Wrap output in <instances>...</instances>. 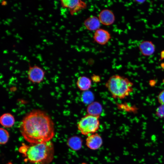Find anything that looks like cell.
I'll return each instance as SVG.
<instances>
[{
	"label": "cell",
	"mask_w": 164,
	"mask_h": 164,
	"mask_svg": "<svg viewBox=\"0 0 164 164\" xmlns=\"http://www.w3.org/2000/svg\"><path fill=\"white\" fill-rule=\"evenodd\" d=\"M24 139L30 144L50 141L54 135V123L49 115L39 109H34L23 117L19 126Z\"/></svg>",
	"instance_id": "cell-1"
},
{
	"label": "cell",
	"mask_w": 164,
	"mask_h": 164,
	"mask_svg": "<svg viewBox=\"0 0 164 164\" xmlns=\"http://www.w3.org/2000/svg\"><path fill=\"white\" fill-rule=\"evenodd\" d=\"M26 162L34 164H49L53 161L54 147L50 141L28 145L22 144L19 149Z\"/></svg>",
	"instance_id": "cell-2"
},
{
	"label": "cell",
	"mask_w": 164,
	"mask_h": 164,
	"mask_svg": "<svg viewBox=\"0 0 164 164\" xmlns=\"http://www.w3.org/2000/svg\"><path fill=\"white\" fill-rule=\"evenodd\" d=\"M133 83L128 78L118 74L110 77L105 86L114 99L125 98L133 91Z\"/></svg>",
	"instance_id": "cell-3"
},
{
	"label": "cell",
	"mask_w": 164,
	"mask_h": 164,
	"mask_svg": "<svg viewBox=\"0 0 164 164\" xmlns=\"http://www.w3.org/2000/svg\"><path fill=\"white\" fill-rule=\"evenodd\" d=\"M99 117L86 114L78 121V130L83 135H90L96 133L99 129L100 123Z\"/></svg>",
	"instance_id": "cell-4"
},
{
	"label": "cell",
	"mask_w": 164,
	"mask_h": 164,
	"mask_svg": "<svg viewBox=\"0 0 164 164\" xmlns=\"http://www.w3.org/2000/svg\"><path fill=\"white\" fill-rule=\"evenodd\" d=\"M27 73L28 79L32 84H39L44 80L45 72L37 66H29Z\"/></svg>",
	"instance_id": "cell-5"
},
{
	"label": "cell",
	"mask_w": 164,
	"mask_h": 164,
	"mask_svg": "<svg viewBox=\"0 0 164 164\" xmlns=\"http://www.w3.org/2000/svg\"><path fill=\"white\" fill-rule=\"evenodd\" d=\"M111 38V35L108 31L101 28L95 31L93 36L94 41L101 45H104L107 43Z\"/></svg>",
	"instance_id": "cell-6"
},
{
	"label": "cell",
	"mask_w": 164,
	"mask_h": 164,
	"mask_svg": "<svg viewBox=\"0 0 164 164\" xmlns=\"http://www.w3.org/2000/svg\"><path fill=\"white\" fill-rule=\"evenodd\" d=\"M102 143V138L97 133L89 135L86 139V144L87 146L92 150L98 149L101 146Z\"/></svg>",
	"instance_id": "cell-7"
},
{
	"label": "cell",
	"mask_w": 164,
	"mask_h": 164,
	"mask_svg": "<svg viewBox=\"0 0 164 164\" xmlns=\"http://www.w3.org/2000/svg\"><path fill=\"white\" fill-rule=\"evenodd\" d=\"M101 24L105 26H110L113 24L115 20L113 12L108 9L102 10L99 13L98 17Z\"/></svg>",
	"instance_id": "cell-8"
},
{
	"label": "cell",
	"mask_w": 164,
	"mask_h": 164,
	"mask_svg": "<svg viewBox=\"0 0 164 164\" xmlns=\"http://www.w3.org/2000/svg\"><path fill=\"white\" fill-rule=\"evenodd\" d=\"M139 50L142 55L145 56H150L155 52V46L150 41L144 40L138 45Z\"/></svg>",
	"instance_id": "cell-9"
},
{
	"label": "cell",
	"mask_w": 164,
	"mask_h": 164,
	"mask_svg": "<svg viewBox=\"0 0 164 164\" xmlns=\"http://www.w3.org/2000/svg\"><path fill=\"white\" fill-rule=\"evenodd\" d=\"M61 2L62 5L68 8L73 13L84 8L86 5L84 2L79 0H63Z\"/></svg>",
	"instance_id": "cell-10"
},
{
	"label": "cell",
	"mask_w": 164,
	"mask_h": 164,
	"mask_svg": "<svg viewBox=\"0 0 164 164\" xmlns=\"http://www.w3.org/2000/svg\"><path fill=\"white\" fill-rule=\"evenodd\" d=\"M84 24L87 29L91 31H95L100 28L101 23L98 17L91 15L84 20Z\"/></svg>",
	"instance_id": "cell-11"
},
{
	"label": "cell",
	"mask_w": 164,
	"mask_h": 164,
	"mask_svg": "<svg viewBox=\"0 0 164 164\" xmlns=\"http://www.w3.org/2000/svg\"><path fill=\"white\" fill-rule=\"evenodd\" d=\"M101 104L97 101H94L88 104L87 108V114L100 117L102 112Z\"/></svg>",
	"instance_id": "cell-12"
},
{
	"label": "cell",
	"mask_w": 164,
	"mask_h": 164,
	"mask_svg": "<svg viewBox=\"0 0 164 164\" xmlns=\"http://www.w3.org/2000/svg\"><path fill=\"white\" fill-rule=\"evenodd\" d=\"M76 84L80 90L83 91H88L91 87V80L86 76H81L78 78Z\"/></svg>",
	"instance_id": "cell-13"
},
{
	"label": "cell",
	"mask_w": 164,
	"mask_h": 164,
	"mask_svg": "<svg viewBox=\"0 0 164 164\" xmlns=\"http://www.w3.org/2000/svg\"><path fill=\"white\" fill-rule=\"evenodd\" d=\"M15 122V119L11 113H6L3 114L0 118V123L5 128H9L13 126Z\"/></svg>",
	"instance_id": "cell-14"
},
{
	"label": "cell",
	"mask_w": 164,
	"mask_h": 164,
	"mask_svg": "<svg viewBox=\"0 0 164 164\" xmlns=\"http://www.w3.org/2000/svg\"><path fill=\"white\" fill-rule=\"evenodd\" d=\"M82 141L79 137L73 136L69 138L67 141L68 146L74 151L79 150L82 146Z\"/></svg>",
	"instance_id": "cell-15"
},
{
	"label": "cell",
	"mask_w": 164,
	"mask_h": 164,
	"mask_svg": "<svg viewBox=\"0 0 164 164\" xmlns=\"http://www.w3.org/2000/svg\"><path fill=\"white\" fill-rule=\"evenodd\" d=\"M94 94L89 90L83 91L81 94V101L84 104L88 105L94 101Z\"/></svg>",
	"instance_id": "cell-16"
},
{
	"label": "cell",
	"mask_w": 164,
	"mask_h": 164,
	"mask_svg": "<svg viewBox=\"0 0 164 164\" xmlns=\"http://www.w3.org/2000/svg\"><path fill=\"white\" fill-rule=\"evenodd\" d=\"M0 143L1 145H4L8 141L9 133L6 129L2 128H0Z\"/></svg>",
	"instance_id": "cell-17"
},
{
	"label": "cell",
	"mask_w": 164,
	"mask_h": 164,
	"mask_svg": "<svg viewBox=\"0 0 164 164\" xmlns=\"http://www.w3.org/2000/svg\"><path fill=\"white\" fill-rule=\"evenodd\" d=\"M156 115L160 118H164V105H161L156 110Z\"/></svg>",
	"instance_id": "cell-18"
},
{
	"label": "cell",
	"mask_w": 164,
	"mask_h": 164,
	"mask_svg": "<svg viewBox=\"0 0 164 164\" xmlns=\"http://www.w3.org/2000/svg\"><path fill=\"white\" fill-rule=\"evenodd\" d=\"M158 100L161 105H164V90L162 91L158 95Z\"/></svg>",
	"instance_id": "cell-19"
},
{
	"label": "cell",
	"mask_w": 164,
	"mask_h": 164,
	"mask_svg": "<svg viewBox=\"0 0 164 164\" xmlns=\"http://www.w3.org/2000/svg\"><path fill=\"white\" fill-rule=\"evenodd\" d=\"M92 80L95 82H99L100 80V78L99 76L96 75H93L91 77Z\"/></svg>",
	"instance_id": "cell-20"
},
{
	"label": "cell",
	"mask_w": 164,
	"mask_h": 164,
	"mask_svg": "<svg viewBox=\"0 0 164 164\" xmlns=\"http://www.w3.org/2000/svg\"><path fill=\"white\" fill-rule=\"evenodd\" d=\"M164 59V50H162L160 54V60H162Z\"/></svg>",
	"instance_id": "cell-21"
},
{
	"label": "cell",
	"mask_w": 164,
	"mask_h": 164,
	"mask_svg": "<svg viewBox=\"0 0 164 164\" xmlns=\"http://www.w3.org/2000/svg\"><path fill=\"white\" fill-rule=\"evenodd\" d=\"M135 1L136 2L140 4H141L144 3L145 1V0H135Z\"/></svg>",
	"instance_id": "cell-22"
},
{
	"label": "cell",
	"mask_w": 164,
	"mask_h": 164,
	"mask_svg": "<svg viewBox=\"0 0 164 164\" xmlns=\"http://www.w3.org/2000/svg\"><path fill=\"white\" fill-rule=\"evenodd\" d=\"M7 3L5 1H3V2H2V4L3 5H5Z\"/></svg>",
	"instance_id": "cell-23"
},
{
	"label": "cell",
	"mask_w": 164,
	"mask_h": 164,
	"mask_svg": "<svg viewBox=\"0 0 164 164\" xmlns=\"http://www.w3.org/2000/svg\"><path fill=\"white\" fill-rule=\"evenodd\" d=\"M7 53V50H4L3 52L4 53Z\"/></svg>",
	"instance_id": "cell-24"
},
{
	"label": "cell",
	"mask_w": 164,
	"mask_h": 164,
	"mask_svg": "<svg viewBox=\"0 0 164 164\" xmlns=\"http://www.w3.org/2000/svg\"><path fill=\"white\" fill-rule=\"evenodd\" d=\"M46 39H45L43 40V42H46Z\"/></svg>",
	"instance_id": "cell-25"
},
{
	"label": "cell",
	"mask_w": 164,
	"mask_h": 164,
	"mask_svg": "<svg viewBox=\"0 0 164 164\" xmlns=\"http://www.w3.org/2000/svg\"><path fill=\"white\" fill-rule=\"evenodd\" d=\"M52 28L53 29H53H55V28L54 27H52Z\"/></svg>",
	"instance_id": "cell-26"
},
{
	"label": "cell",
	"mask_w": 164,
	"mask_h": 164,
	"mask_svg": "<svg viewBox=\"0 0 164 164\" xmlns=\"http://www.w3.org/2000/svg\"><path fill=\"white\" fill-rule=\"evenodd\" d=\"M17 5L16 4H15V5H14V6H17V5Z\"/></svg>",
	"instance_id": "cell-27"
}]
</instances>
